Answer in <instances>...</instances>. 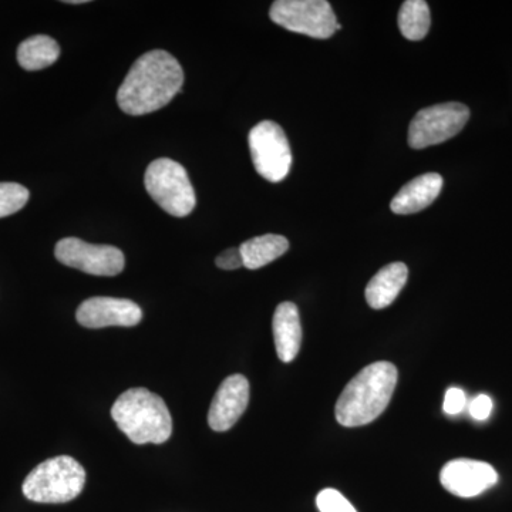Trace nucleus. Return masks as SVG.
<instances>
[{
    "mask_svg": "<svg viewBox=\"0 0 512 512\" xmlns=\"http://www.w3.org/2000/svg\"><path fill=\"white\" fill-rule=\"evenodd\" d=\"M181 64L165 50H151L136 60L117 92V103L130 116H144L167 106L181 92Z\"/></svg>",
    "mask_w": 512,
    "mask_h": 512,
    "instance_id": "nucleus-1",
    "label": "nucleus"
},
{
    "mask_svg": "<svg viewBox=\"0 0 512 512\" xmlns=\"http://www.w3.org/2000/svg\"><path fill=\"white\" fill-rule=\"evenodd\" d=\"M397 376L396 366L389 362H376L360 370L336 403L338 423L343 427H359L375 421L392 400Z\"/></svg>",
    "mask_w": 512,
    "mask_h": 512,
    "instance_id": "nucleus-2",
    "label": "nucleus"
},
{
    "mask_svg": "<svg viewBox=\"0 0 512 512\" xmlns=\"http://www.w3.org/2000/svg\"><path fill=\"white\" fill-rule=\"evenodd\" d=\"M117 427L134 444H163L173 434V419L158 394L144 387L127 390L111 407Z\"/></svg>",
    "mask_w": 512,
    "mask_h": 512,
    "instance_id": "nucleus-3",
    "label": "nucleus"
},
{
    "mask_svg": "<svg viewBox=\"0 0 512 512\" xmlns=\"http://www.w3.org/2000/svg\"><path fill=\"white\" fill-rule=\"evenodd\" d=\"M86 471L69 456L43 461L30 471L23 483V494L39 504H64L82 494Z\"/></svg>",
    "mask_w": 512,
    "mask_h": 512,
    "instance_id": "nucleus-4",
    "label": "nucleus"
},
{
    "mask_svg": "<svg viewBox=\"0 0 512 512\" xmlns=\"http://www.w3.org/2000/svg\"><path fill=\"white\" fill-rule=\"evenodd\" d=\"M144 184L150 197L173 217H187L195 208V192L183 165L158 158L148 165Z\"/></svg>",
    "mask_w": 512,
    "mask_h": 512,
    "instance_id": "nucleus-5",
    "label": "nucleus"
},
{
    "mask_svg": "<svg viewBox=\"0 0 512 512\" xmlns=\"http://www.w3.org/2000/svg\"><path fill=\"white\" fill-rule=\"evenodd\" d=\"M272 22L289 32L313 39H329L342 29L326 0H276L269 10Z\"/></svg>",
    "mask_w": 512,
    "mask_h": 512,
    "instance_id": "nucleus-6",
    "label": "nucleus"
},
{
    "mask_svg": "<svg viewBox=\"0 0 512 512\" xmlns=\"http://www.w3.org/2000/svg\"><path fill=\"white\" fill-rule=\"evenodd\" d=\"M248 143L256 173L271 183L285 180L291 171L292 150L282 127L262 121L249 131Z\"/></svg>",
    "mask_w": 512,
    "mask_h": 512,
    "instance_id": "nucleus-7",
    "label": "nucleus"
},
{
    "mask_svg": "<svg viewBox=\"0 0 512 512\" xmlns=\"http://www.w3.org/2000/svg\"><path fill=\"white\" fill-rule=\"evenodd\" d=\"M470 119V110L461 103H443L420 110L409 127V144L421 150L456 137Z\"/></svg>",
    "mask_w": 512,
    "mask_h": 512,
    "instance_id": "nucleus-8",
    "label": "nucleus"
},
{
    "mask_svg": "<svg viewBox=\"0 0 512 512\" xmlns=\"http://www.w3.org/2000/svg\"><path fill=\"white\" fill-rule=\"evenodd\" d=\"M55 255L63 265L94 276L119 275L126 265V258L119 248L87 244L79 238H64L57 242Z\"/></svg>",
    "mask_w": 512,
    "mask_h": 512,
    "instance_id": "nucleus-9",
    "label": "nucleus"
},
{
    "mask_svg": "<svg viewBox=\"0 0 512 512\" xmlns=\"http://www.w3.org/2000/svg\"><path fill=\"white\" fill-rule=\"evenodd\" d=\"M440 481L448 493L460 498H473L497 484L498 474L484 461L457 458L443 467Z\"/></svg>",
    "mask_w": 512,
    "mask_h": 512,
    "instance_id": "nucleus-10",
    "label": "nucleus"
},
{
    "mask_svg": "<svg viewBox=\"0 0 512 512\" xmlns=\"http://www.w3.org/2000/svg\"><path fill=\"white\" fill-rule=\"evenodd\" d=\"M77 322L84 328L101 329L109 326H136L143 319L140 306L128 299L97 296L84 301L76 313Z\"/></svg>",
    "mask_w": 512,
    "mask_h": 512,
    "instance_id": "nucleus-11",
    "label": "nucleus"
},
{
    "mask_svg": "<svg viewBox=\"0 0 512 512\" xmlns=\"http://www.w3.org/2000/svg\"><path fill=\"white\" fill-rule=\"evenodd\" d=\"M249 403L247 377L232 375L221 383L212 400L208 424L214 431H228L241 419Z\"/></svg>",
    "mask_w": 512,
    "mask_h": 512,
    "instance_id": "nucleus-12",
    "label": "nucleus"
},
{
    "mask_svg": "<svg viewBox=\"0 0 512 512\" xmlns=\"http://www.w3.org/2000/svg\"><path fill=\"white\" fill-rule=\"evenodd\" d=\"M443 177L429 173L420 175L404 185L393 198L390 208L394 214L410 215L430 207L443 190Z\"/></svg>",
    "mask_w": 512,
    "mask_h": 512,
    "instance_id": "nucleus-13",
    "label": "nucleus"
},
{
    "mask_svg": "<svg viewBox=\"0 0 512 512\" xmlns=\"http://www.w3.org/2000/svg\"><path fill=\"white\" fill-rule=\"evenodd\" d=\"M272 330L279 359L284 363L292 362L298 356L302 343L301 318L295 303L282 302L276 308Z\"/></svg>",
    "mask_w": 512,
    "mask_h": 512,
    "instance_id": "nucleus-14",
    "label": "nucleus"
},
{
    "mask_svg": "<svg viewBox=\"0 0 512 512\" xmlns=\"http://www.w3.org/2000/svg\"><path fill=\"white\" fill-rule=\"evenodd\" d=\"M409 276V269L402 262H394L380 269L366 288V301L370 308L384 309L400 295Z\"/></svg>",
    "mask_w": 512,
    "mask_h": 512,
    "instance_id": "nucleus-15",
    "label": "nucleus"
},
{
    "mask_svg": "<svg viewBox=\"0 0 512 512\" xmlns=\"http://www.w3.org/2000/svg\"><path fill=\"white\" fill-rule=\"evenodd\" d=\"M289 249V241L282 235L266 234L262 237L249 239L239 247L245 268H264L276 259L281 258Z\"/></svg>",
    "mask_w": 512,
    "mask_h": 512,
    "instance_id": "nucleus-16",
    "label": "nucleus"
},
{
    "mask_svg": "<svg viewBox=\"0 0 512 512\" xmlns=\"http://www.w3.org/2000/svg\"><path fill=\"white\" fill-rule=\"evenodd\" d=\"M59 56L60 47L56 40L45 35L29 37L18 47V62L28 72H37L52 66Z\"/></svg>",
    "mask_w": 512,
    "mask_h": 512,
    "instance_id": "nucleus-17",
    "label": "nucleus"
},
{
    "mask_svg": "<svg viewBox=\"0 0 512 512\" xmlns=\"http://www.w3.org/2000/svg\"><path fill=\"white\" fill-rule=\"evenodd\" d=\"M399 29L406 39L423 40L431 25L430 9L424 0H407L399 12Z\"/></svg>",
    "mask_w": 512,
    "mask_h": 512,
    "instance_id": "nucleus-18",
    "label": "nucleus"
},
{
    "mask_svg": "<svg viewBox=\"0 0 512 512\" xmlns=\"http://www.w3.org/2000/svg\"><path fill=\"white\" fill-rule=\"evenodd\" d=\"M28 188L16 183H0V218L16 214L29 201Z\"/></svg>",
    "mask_w": 512,
    "mask_h": 512,
    "instance_id": "nucleus-19",
    "label": "nucleus"
},
{
    "mask_svg": "<svg viewBox=\"0 0 512 512\" xmlns=\"http://www.w3.org/2000/svg\"><path fill=\"white\" fill-rule=\"evenodd\" d=\"M316 505L320 512H357L355 507L333 488L320 491L316 497Z\"/></svg>",
    "mask_w": 512,
    "mask_h": 512,
    "instance_id": "nucleus-20",
    "label": "nucleus"
},
{
    "mask_svg": "<svg viewBox=\"0 0 512 512\" xmlns=\"http://www.w3.org/2000/svg\"><path fill=\"white\" fill-rule=\"evenodd\" d=\"M467 397L463 390L458 387H451L447 390L446 397H444L443 410L450 416H456L466 409Z\"/></svg>",
    "mask_w": 512,
    "mask_h": 512,
    "instance_id": "nucleus-21",
    "label": "nucleus"
},
{
    "mask_svg": "<svg viewBox=\"0 0 512 512\" xmlns=\"http://www.w3.org/2000/svg\"><path fill=\"white\" fill-rule=\"evenodd\" d=\"M468 410H470L471 417L474 420H487L491 412H493V400L487 394H480V396L474 397L471 400Z\"/></svg>",
    "mask_w": 512,
    "mask_h": 512,
    "instance_id": "nucleus-22",
    "label": "nucleus"
},
{
    "mask_svg": "<svg viewBox=\"0 0 512 512\" xmlns=\"http://www.w3.org/2000/svg\"><path fill=\"white\" fill-rule=\"evenodd\" d=\"M215 264H217L218 268L224 269V271H235V269L244 266V259H242L239 248H229L217 256Z\"/></svg>",
    "mask_w": 512,
    "mask_h": 512,
    "instance_id": "nucleus-23",
    "label": "nucleus"
}]
</instances>
